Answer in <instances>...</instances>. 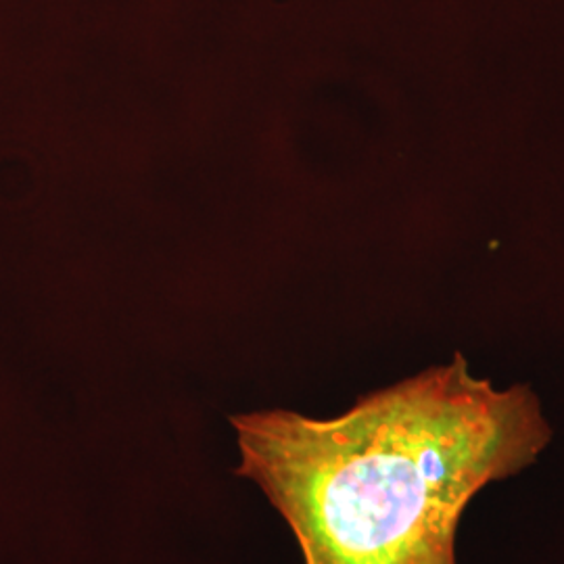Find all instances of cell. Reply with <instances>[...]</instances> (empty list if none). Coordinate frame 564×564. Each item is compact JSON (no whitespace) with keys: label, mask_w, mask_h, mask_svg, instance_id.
Instances as JSON below:
<instances>
[{"label":"cell","mask_w":564,"mask_h":564,"mask_svg":"<svg viewBox=\"0 0 564 564\" xmlns=\"http://www.w3.org/2000/svg\"><path fill=\"white\" fill-rule=\"evenodd\" d=\"M230 423L237 473L262 487L305 564H458L473 498L552 442L527 384L496 389L460 354L335 419L272 410Z\"/></svg>","instance_id":"obj_1"}]
</instances>
